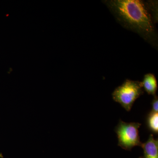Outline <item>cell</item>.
<instances>
[{"label": "cell", "mask_w": 158, "mask_h": 158, "mask_svg": "<svg viewBox=\"0 0 158 158\" xmlns=\"http://www.w3.org/2000/svg\"><path fill=\"white\" fill-rule=\"evenodd\" d=\"M144 93L141 82L126 80L122 85L115 89L112 97L114 101L120 104L129 112L137 99Z\"/></svg>", "instance_id": "obj_2"}, {"label": "cell", "mask_w": 158, "mask_h": 158, "mask_svg": "<svg viewBox=\"0 0 158 158\" xmlns=\"http://www.w3.org/2000/svg\"><path fill=\"white\" fill-rule=\"evenodd\" d=\"M141 125L138 123H126L119 120L115 129L118 139V146L128 151L135 146H141L142 143L138 131Z\"/></svg>", "instance_id": "obj_3"}, {"label": "cell", "mask_w": 158, "mask_h": 158, "mask_svg": "<svg viewBox=\"0 0 158 158\" xmlns=\"http://www.w3.org/2000/svg\"><path fill=\"white\" fill-rule=\"evenodd\" d=\"M142 88L148 94L153 96L156 95L158 85L156 79L154 75L152 73H148L144 76L143 81L141 82Z\"/></svg>", "instance_id": "obj_5"}, {"label": "cell", "mask_w": 158, "mask_h": 158, "mask_svg": "<svg viewBox=\"0 0 158 158\" xmlns=\"http://www.w3.org/2000/svg\"><path fill=\"white\" fill-rule=\"evenodd\" d=\"M146 125L148 128L151 132L155 135H158V113L151 111L148 114Z\"/></svg>", "instance_id": "obj_6"}, {"label": "cell", "mask_w": 158, "mask_h": 158, "mask_svg": "<svg viewBox=\"0 0 158 158\" xmlns=\"http://www.w3.org/2000/svg\"><path fill=\"white\" fill-rule=\"evenodd\" d=\"M152 111L156 113H158V98L157 95L154 96V98L152 102Z\"/></svg>", "instance_id": "obj_7"}, {"label": "cell", "mask_w": 158, "mask_h": 158, "mask_svg": "<svg viewBox=\"0 0 158 158\" xmlns=\"http://www.w3.org/2000/svg\"><path fill=\"white\" fill-rule=\"evenodd\" d=\"M141 147L144 155L139 158H158V140L155 139L153 135H150L147 141L142 143Z\"/></svg>", "instance_id": "obj_4"}, {"label": "cell", "mask_w": 158, "mask_h": 158, "mask_svg": "<svg viewBox=\"0 0 158 158\" xmlns=\"http://www.w3.org/2000/svg\"><path fill=\"white\" fill-rule=\"evenodd\" d=\"M104 2L123 27L138 34L153 45L156 44V2L141 0H108Z\"/></svg>", "instance_id": "obj_1"}]
</instances>
